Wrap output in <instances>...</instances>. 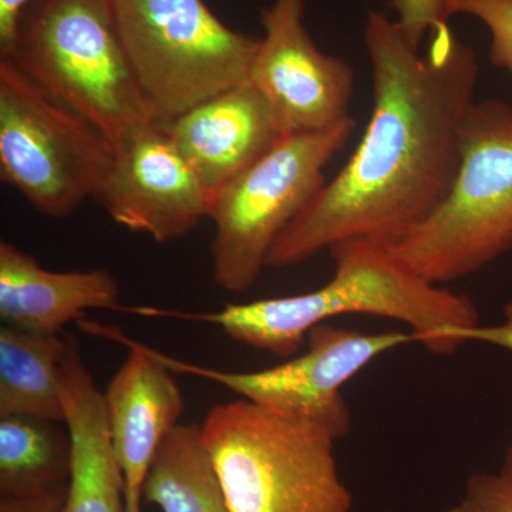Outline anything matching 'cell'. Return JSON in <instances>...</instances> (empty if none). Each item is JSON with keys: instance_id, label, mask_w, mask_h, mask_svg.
Segmentation results:
<instances>
[{"instance_id": "24", "label": "cell", "mask_w": 512, "mask_h": 512, "mask_svg": "<svg viewBox=\"0 0 512 512\" xmlns=\"http://www.w3.org/2000/svg\"><path fill=\"white\" fill-rule=\"evenodd\" d=\"M501 473L512 481V443L510 444V447H508L507 453H505L503 470H501Z\"/></svg>"}, {"instance_id": "16", "label": "cell", "mask_w": 512, "mask_h": 512, "mask_svg": "<svg viewBox=\"0 0 512 512\" xmlns=\"http://www.w3.org/2000/svg\"><path fill=\"white\" fill-rule=\"evenodd\" d=\"M66 336L0 328V417L29 416L64 424L62 365Z\"/></svg>"}, {"instance_id": "12", "label": "cell", "mask_w": 512, "mask_h": 512, "mask_svg": "<svg viewBox=\"0 0 512 512\" xmlns=\"http://www.w3.org/2000/svg\"><path fill=\"white\" fill-rule=\"evenodd\" d=\"M80 329L128 349L123 365L104 390L111 446L124 481L126 512H141L144 485L161 443L184 413L175 373L154 349L128 338L116 326L82 319Z\"/></svg>"}, {"instance_id": "13", "label": "cell", "mask_w": 512, "mask_h": 512, "mask_svg": "<svg viewBox=\"0 0 512 512\" xmlns=\"http://www.w3.org/2000/svg\"><path fill=\"white\" fill-rule=\"evenodd\" d=\"M158 126L211 200L284 137L268 101L249 80Z\"/></svg>"}, {"instance_id": "19", "label": "cell", "mask_w": 512, "mask_h": 512, "mask_svg": "<svg viewBox=\"0 0 512 512\" xmlns=\"http://www.w3.org/2000/svg\"><path fill=\"white\" fill-rule=\"evenodd\" d=\"M448 18L466 15L490 32V60L512 79V0H446Z\"/></svg>"}, {"instance_id": "18", "label": "cell", "mask_w": 512, "mask_h": 512, "mask_svg": "<svg viewBox=\"0 0 512 512\" xmlns=\"http://www.w3.org/2000/svg\"><path fill=\"white\" fill-rule=\"evenodd\" d=\"M144 501L161 512H232L200 426L180 423L165 437L144 485Z\"/></svg>"}, {"instance_id": "14", "label": "cell", "mask_w": 512, "mask_h": 512, "mask_svg": "<svg viewBox=\"0 0 512 512\" xmlns=\"http://www.w3.org/2000/svg\"><path fill=\"white\" fill-rule=\"evenodd\" d=\"M89 311H123L120 285L106 269L55 272L0 242V318L5 325L59 336Z\"/></svg>"}, {"instance_id": "17", "label": "cell", "mask_w": 512, "mask_h": 512, "mask_svg": "<svg viewBox=\"0 0 512 512\" xmlns=\"http://www.w3.org/2000/svg\"><path fill=\"white\" fill-rule=\"evenodd\" d=\"M57 421L0 417V495L35 497L69 487L72 441Z\"/></svg>"}, {"instance_id": "3", "label": "cell", "mask_w": 512, "mask_h": 512, "mask_svg": "<svg viewBox=\"0 0 512 512\" xmlns=\"http://www.w3.org/2000/svg\"><path fill=\"white\" fill-rule=\"evenodd\" d=\"M200 427L232 512H353L338 440L320 424L238 399L215 406Z\"/></svg>"}, {"instance_id": "2", "label": "cell", "mask_w": 512, "mask_h": 512, "mask_svg": "<svg viewBox=\"0 0 512 512\" xmlns=\"http://www.w3.org/2000/svg\"><path fill=\"white\" fill-rule=\"evenodd\" d=\"M335 262L332 279L312 292L248 303H227L217 312L154 308V318L190 320L217 326L235 342L276 356L301 349L309 332L343 315L399 320L434 355H453L473 340L512 352V311L497 328H481L477 306L433 284L403 264L389 247L352 238L328 249Z\"/></svg>"}, {"instance_id": "10", "label": "cell", "mask_w": 512, "mask_h": 512, "mask_svg": "<svg viewBox=\"0 0 512 512\" xmlns=\"http://www.w3.org/2000/svg\"><path fill=\"white\" fill-rule=\"evenodd\" d=\"M308 0H274L261 10L264 36L249 70L282 136L330 130L350 119L355 70L322 52L306 28Z\"/></svg>"}, {"instance_id": "15", "label": "cell", "mask_w": 512, "mask_h": 512, "mask_svg": "<svg viewBox=\"0 0 512 512\" xmlns=\"http://www.w3.org/2000/svg\"><path fill=\"white\" fill-rule=\"evenodd\" d=\"M72 473L64 512H126L124 481L111 446L103 394L77 389L66 397Z\"/></svg>"}, {"instance_id": "22", "label": "cell", "mask_w": 512, "mask_h": 512, "mask_svg": "<svg viewBox=\"0 0 512 512\" xmlns=\"http://www.w3.org/2000/svg\"><path fill=\"white\" fill-rule=\"evenodd\" d=\"M67 490L69 487L35 497L0 495V512H64Z\"/></svg>"}, {"instance_id": "5", "label": "cell", "mask_w": 512, "mask_h": 512, "mask_svg": "<svg viewBox=\"0 0 512 512\" xmlns=\"http://www.w3.org/2000/svg\"><path fill=\"white\" fill-rule=\"evenodd\" d=\"M8 57L37 86L111 141L151 120L111 0H33Z\"/></svg>"}, {"instance_id": "8", "label": "cell", "mask_w": 512, "mask_h": 512, "mask_svg": "<svg viewBox=\"0 0 512 512\" xmlns=\"http://www.w3.org/2000/svg\"><path fill=\"white\" fill-rule=\"evenodd\" d=\"M113 143L92 121L0 57V178L40 214L64 218L96 197Z\"/></svg>"}, {"instance_id": "11", "label": "cell", "mask_w": 512, "mask_h": 512, "mask_svg": "<svg viewBox=\"0 0 512 512\" xmlns=\"http://www.w3.org/2000/svg\"><path fill=\"white\" fill-rule=\"evenodd\" d=\"M111 143L113 160L94 200L117 225L168 244L208 218L210 192L156 121L128 128Z\"/></svg>"}, {"instance_id": "9", "label": "cell", "mask_w": 512, "mask_h": 512, "mask_svg": "<svg viewBox=\"0 0 512 512\" xmlns=\"http://www.w3.org/2000/svg\"><path fill=\"white\" fill-rule=\"evenodd\" d=\"M308 350L282 365L258 372H227L184 362L154 349L175 375L210 380L269 412L320 424L336 440L348 436L352 414L342 389L376 357L409 343H420L413 332L362 333L322 325L308 335Z\"/></svg>"}, {"instance_id": "6", "label": "cell", "mask_w": 512, "mask_h": 512, "mask_svg": "<svg viewBox=\"0 0 512 512\" xmlns=\"http://www.w3.org/2000/svg\"><path fill=\"white\" fill-rule=\"evenodd\" d=\"M151 120L165 124L247 82L259 39L228 28L204 0H111Z\"/></svg>"}, {"instance_id": "23", "label": "cell", "mask_w": 512, "mask_h": 512, "mask_svg": "<svg viewBox=\"0 0 512 512\" xmlns=\"http://www.w3.org/2000/svg\"><path fill=\"white\" fill-rule=\"evenodd\" d=\"M33 0H0V55L6 53L15 39L20 18Z\"/></svg>"}, {"instance_id": "20", "label": "cell", "mask_w": 512, "mask_h": 512, "mask_svg": "<svg viewBox=\"0 0 512 512\" xmlns=\"http://www.w3.org/2000/svg\"><path fill=\"white\" fill-rule=\"evenodd\" d=\"M448 512H512V481L503 473H476Z\"/></svg>"}, {"instance_id": "7", "label": "cell", "mask_w": 512, "mask_h": 512, "mask_svg": "<svg viewBox=\"0 0 512 512\" xmlns=\"http://www.w3.org/2000/svg\"><path fill=\"white\" fill-rule=\"evenodd\" d=\"M355 119L318 133L282 137L261 160L212 195V276L247 292L268 268L276 241L326 184L325 168L348 144Z\"/></svg>"}, {"instance_id": "4", "label": "cell", "mask_w": 512, "mask_h": 512, "mask_svg": "<svg viewBox=\"0 0 512 512\" xmlns=\"http://www.w3.org/2000/svg\"><path fill=\"white\" fill-rule=\"evenodd\" d=\"M433 284L477 274L512 249V106L476 100L461 130L460 165L443 202L387 245Z\"/></svg>"}, {"instance_id": "1", "label": "cell", "mask_w": 512, "mask_h": 512, "mask_svg": "<svg viewBox=\"0 0 512 512\" xmlns=\"http://www.w3.org/2000/svg\"><path fill=\"white\" fill-rule=\"evenodd\" d=\"M363 40L373 74L365 134L276 241L268 268L303 264L343 239L392 244L439 207L456 178L480 76L473 47L447 23L423 50L380 10L367 12Z\"/></svg>"}, {"instance_id": "21", "label": "cell", "mask_w": 512, "mask_h": 512, "mask_svg": "<svg viewBox=\"0 0 512 512\" xmlns=\"http://www.w3.org/2000/svg\"><path fill=\"white\" fill-rule=\"evenodd\" d=\"M389 6L404 35L419 47L433 30L450 22L446 0H390Z\"/></svg>"}]
</instances>
